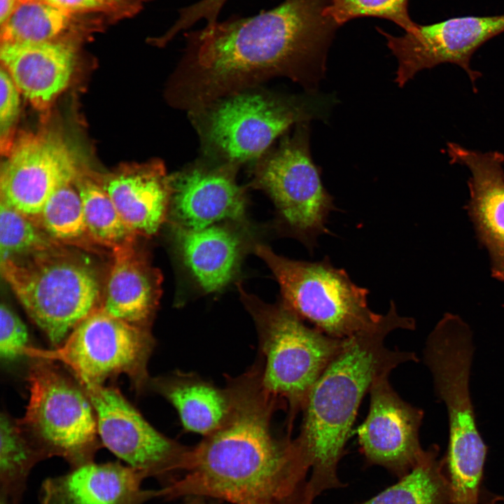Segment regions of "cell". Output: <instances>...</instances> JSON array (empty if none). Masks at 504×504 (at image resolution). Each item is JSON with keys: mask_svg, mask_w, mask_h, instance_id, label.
Masks as SVG:
<instances>
[{"mask_svg": "<svg viewBox=\"0 0 504 504\" xmlns=\"http://www.w3.org/2000/svg\"><path fill=\"white\" fill-rule=\"evenodd\" d=\"M330 1L285 0L253 16L206 24L187 34V63L208 90L279 74L316 92L339 27L323 14Z\"/></svg>", "mask_w": 504, "mask_h": 504, "instance_id": "6da1fadb", "label": "cell"}, {"mask_svg": "<svg viewBox=\"0 0 504 504\" xmlns=\"http://www.w3.org/2000/svg\"><path fill=\"white\" fill-rule=\"evenodd\" d=\"M290 435L276 438L270 421L254 414L228 418L188 447L180 475L159 489L167 500L200 496L232 504H313L298 470Z\"/></svg>", "mask_w": 504, "mask_h": 504, "instance_id": "7a4b0ae2", "label": "cell"}, {"mask_svg": "<svg viewBox=\"0 0 504 504\" xmlns=\"http://www.w3.org/2000/svg\"><path fill=\"white\" fill-rule=\"evenodd\" d=\"M396 329L388 326L347 338L308 394L300 431L291 446L299 470L306 476L311 470L308 491L313 502L326 491L346 486L339 478L338 465L359 405L373 382L402 363L418 361L412 352L386 346V336Z\"/></svg>", "mask_w": 504, "mask_h": 504, "instance_id": "3957f363", "label": "cell"}, {"mask_svg": "<svg viewBox=\"0 0 504 504\" xmlns=\"http://www.w3.org/2000/svg\"><path fill=\"white\" fill-rule=\"evenodd\" d=\"M255 252L276 278L281 303L330 337L346 339L387 326L415 328V321L400 316L393 301L386 314L373 312L368 304L369 290L352 281L328 257L319 261L292 260L260 244Z\"/></svg>", "mask_w": 504, "mask_h": 504, "instance_id": "277c9868", "label": "cell"}, {"mask_svg": "<svg viewBox=\"0 0 504 504\" xmlns=\"http://www.w3.org/2000/svg\"><path fill=\"white\" fill-rule=\"evenodd\" d=\"M0 266L28 316L55 347L100 307L96 270L61 244L0 260Z\"/></svg>", "mask_w": 504, "mask_h": 504, "instance_id": "5b68a950", "label": "cell"}, {"mask_svg": "<svg viewBox=\"0 0 504 504\" xmlns=\"http://www.w3.org/2000/svg\"><path fill=\"white\" fill-rule=\"evenodd\" d=\"M29 358V400L18 420L22 430L45 459L61 457L71 468L92 462L102 444L85 388L57 362Z\"/></svg>", "mask_w": 504, "mask_h": 504, "instance_id": "8992f818", "label": "cell"}, {"mask_svg": "<svg viewBox=\"0 0 504 504\" xmlns=\"http://www.w3.org/2000/svg\"><path fill=\"white\" fill-rule=\"evenodd\" d=\"M246 302L258 330L262 386L287 407L290 433L312 386L347 338L332 337L307 326L282 303Z\"/></svg>", "mask_w": 504, "mask_h": 504, "instance_id": "52a82bcc", "label": "cell"}, {"mask_svg": "<svg viewBox=\"0 0 504 504\" xmlns=\"http://www.w3.org/2000/svg\"><path fill=\"white\" fill-rule=\"evenodd\" d=\"M155 344L150 329L112 316L102 307L94 310L51 349L29 346L28 357H42L69 369L81 383L103 384L127 375L137 390L150 382L147 364Z\"/></svg>", "mask_w": 504, "mask_h": 504, "instance_id": "ba28073f", "label": "cell"}, {"mask_svg": "<svg viewBox=\"0 0 504 504\" xmlns=\"http://www.w3.org/2000/svg\"><path fill=\"white\" fill-rule=\"evenodd\" d=\"M309 122H300L259 169L258 184L272 198L288 232L313 253L318 238L330 232V213L336 210L309 146Z\"/></svg>", "mask_w": 504, "mask_h": 504, "instance_id": "9c48e42d", "label": "cell"}, {"mask_svg": "<svg viewBox=\"0 0 504 504\" xmlns=\"http://www.w3.org/2000/svg\"><path fill=\"white\" fill-rule=\"evenodd\" d=\"M336 101L334 96L317 91L290 97L239 94L212 111L208 135L228 158L251 160L262 154L292 125L326 120Z\"/></svg>", "mask_w": 504, "mask_h": 504, "instance_id": "30bf717a", "label": "cell"}, {"mask_svg": "<svg viewBox=\"0 0 504 504\" xmlns=\"http://www.w3.org/2000/svg\"><path fill=\"white\" fill-rule=\"evenodd\" d=\"M472 338L469 326L458 316L448 313L428 337L424 350L436 394L447 410L449 440L444 455L449 458H486L488 453L477 428L469 389Z\"/></svg>", "mask_w": 504, "mask_h": 504, "instance_id": "8fae6325", "label": "cell"}, {"mask_svg": "<svg viewBox=\"0 0 504 504\" xmlns=\"http://www.w3.org/2000/svg\"><path fill=\"white\" fill-rule=\"evenodd\" d=\"M80 383L94 407L102 446L145 478L168 483L188 447L155 429L116 387Z\"/></svg>", "mask_w": 504, "mask_h": 504, "instance_id": "7c38bea8", "label": "cell"}, {"mask_svg": "<svg viewBox=\"0 0 504 504\" xmlns=\"http://www.w3.org/2000/svg\"><path fill=\"white\" fill-rule=\"evenodd\" d=\"M377 30L397 59L395 81L399 87H404L424 69L451 63L465 71L476 90L475 82L481 74L471 68V58L486 42L504 32V14L462 16L431 24H417L412 31L400 36L380 28Z\"/></svg>", "mask_w": 504, "mask_h": 504, "instance_id": "4fadbf2b", "label": "cell"}, {"mask_svg": "<svg viewBox=\"0 0 504 504\" xmlns=\"http://www.w3.org/2000/svg\"><path fill=\"white\" fill-rule=\"evenodd\" d=\"M0 173V202L31 220L52 194L79 173L73 151L52 131L24 132L15 139Z\"/></svg>", "mask_w": 504, "mask_h": 504, "instance_id": "5bb4252c", "label": "cell"}, {"mask_svg": "<svg viewBox=\"0 0 504 504\" xmlns=\"http://www.w3.org/2000/svg\"><path fill=\"white\" fill-rule=\"evenodd\" d=\"M388 376L377 378L370 388L369 412L358 438L365 465L382 467L400 479L424 451L419 441L424 412L398 396Z\"/></svg>", "mask_w": 504, "mask_h": 504, "instance_id": "9a60e30c", "label": "cell"}, {"mask_svg": "<svg viewBox=\"0 0 504 504\" xmlns=\"http://www.w3.org/2000/svg\"><path fill=\"white\" fill-rule=\"evenodd\" d=\"M450 162L466 167L470 201L468 214L478 240L489 253L492 276L504 281V155L480 152L448 143Z\"/></svg>", "mask_w": 504, "mask_h": 504, "instance_id": "2e32d148", "label": "cell"}, {"mask_svg": "<svg viewBox=\"0 0 504 504\" xmlns=\"http://www.w3.org/2000/svg\"><path fill=\"white\" fill-rule=\"evenodd\" d=\"M80 43H1V66L32 106L45 111L68 85L78 59Z\"/></svg>", "mask_w": 504, "mask_h": 504, "instance_id": "e0dca14e", "label": "cell"}, {"mask_svg": "<svg viewBox=\"0 0 504 504\" xmlns=\"http://www.w3.org/2000/svg\"><path fill=\"white\" fill-rule=\"evenodd\" d=\"M144 479L120 462L92 461L46 478L38 498L40 504H144L160 497L158 489L143 488Z\"/></svg>", "mask_w": 504, "mask_h": 504, "instance_id": "ac0fdd59", "label": "cell"}, {"mask_svg": "<svg viewBox=\"0 0 504 504\" xmlns=\"http://www.w3.org/2000/svg\"><path fill=\"white\" fill-rule=\"evenodd\" d=\"M172 226L197 230L244 218L245 196L228 172L191 169L172 178Z\"/></svg>", "mask_w": 504, "mask_h": 504, "instance_id": "d6986e66", "label": "cell"}, {"mask_svg": "<svg viewBox=\"0 0 504 504\" xmlns=\"http://www.w3.org/2000/svg\"><path fill=\"white\" fill-rule=\"evenodd\" d=\"M96 178L137 236L158 231L168 216L173 192L172 178L161 162L123 165Z\"/></svg>", "mask_w": 504, "mask_h": 504, "instance_id": "ffe728a7", "label": "cell"}, {"mask_svg": "<svg viewBox=\"0 0 504 504\" xmlns=\"http://www.w3.org/2000/svg\"><path fill=\"white\" fill-rule=\"evenodd\" d=\"M135 241L112 250L101 307L115 318L150 329L160 298L162 276Z\"/></svg>", "mask_w": 504, "mask_h": 504, "instance_id": "44dd1931", "label": "cell"}, {"mask_svg": "<svg viewBox=\"0 0 504 504\" xmlns=\"http://www.w3.org/2000/svg\"><path fill=\"white\" fill-rule=\"evenodd\" d=\"M172 230L184 264L204 290L218 291L234 277L242 254L241 239L235 232L217 224Z\"/></svg>", "mask_w": 504, "mask_h": 504, "instance_id": "7402d4cb", "label": "cell"}, {"mask_svg": "<svg viewBox=\"0 0 504 504\" xmlns=\"http://www.w3.org/2000/svg\"><path fill=\"white\" fill-rule=\"evenodd\" d=\"M111 24L102 15L71 12L41 0H24L1 26V43H80Z\"/></svg>", "mask_w": 504, "mask_h": 504, "instance_id": "603a6c76", "label": "cell"}, {"mask_svg": "<svg viewBox=\"0 0 504 504\" xmlns=\"http://www.w3.org/2000/svg\"><path fill=\"white\" fill-rule=\"evenodd\" d=\"M155 391L177 410L183 427L206 436L225 420L230 409L227 388L192 374L176 372L150 381Z\"/></svg>", "mask_w": 504, "mask_h": 504, "instance_id": "cb8c5ba5", "label": "cell"}, {"mask_svg": "<svg viewBox=\"0 0 504 504\" xmlns=\"http://www.w3.org/2000/svg\"><path fill=\"white\" fill-rule=\"evenodd\" d=\"M440 447L424 449L404 477L360 504H451V488Z\"/></svg>", "mask_w": 504, "mask_h": 504, "instance_id": "d4e9b609", "label": "cell"}, {"mask_svg": "<svg viewBox=\"0 0 504 504\" xmlns=\"http://www.w3.org/2000/svg\"><path fill=\"white\" fill-rule=\"evenodd\" d=\"M45 459L27 438L18 420L1 413L0 418L1 498L20 504L31 469Z\"/></svg>", "mask_w": 504, "mask_h": 504, "instance_id": "484cf974", "label": "cell"}, {"mask_svg": "<svg viewBox=\"0 0 504 504\" xmlns=\"http://www.w3.org/2000/svg\"><path fill=\"white\" fill-rule=\"evenodd\" d=\"M74 183L82 201L90 241L111 250L136 241L137 235L95 177L79 172Z\"/></svg>", "mask_w": 504, "mask_h": 504, "instance_id": "4316f807", "label": "cell"}, {"mask_svg": "<svg viewBox=\"0 0 504 504\" xmlns=\"http://www.w3.org/2000/svg\"><path fill=\"white\" fill-rule=\"evenodd\" d=\"M32 221L60 244L90 241L82 201L74 182L58 188Z\"/></svg>", "mask_w": 504, "mask_h": 504, "instance_id": "83f0119b", "label": "cell"}, {"mask_svg": "<svg viewBox=\"0 0 504 504\" xmlns=\"http://www.w3.org/2000/svg\"><path fill=\"white\" fill-rule=\"evenodd\" d=\"M57 244L60 243L31 220L0 202V260L45 250Z\"/></svg>", "mask_w": 504, "mask_h": 504, "instance_id": "f1b7e54d", "label": "cell"}, {"mask_svg": "<svg viewBox=\"0 0 504 504\" xmlns=\"http://www.w3.org/2000/svg\"><path fill=\"white\" fill-rule=\"evenodd\" d=\"M409 0H330L323 14L338 27L351 19L375 17L391 20L405 32L416 26L408 10Z\"/></svg>", "mask_w": 504, "mask_h": 504, "instance_id": "f546056e", "label": "cell"}, {"mask_svg": "<svg viewBox=\"0 0 504 504\" xmlns=\"http://www.w3.org/2000/svg\"><path fill=\"white\" fill-rule=\"evenodd\" d=\"M65 10L99 15L111 23L135 16L151 0H41Z\"/></svg>", "mask_w": 504, "mask_h": 504, "instance_id": "4dcf8cb0", "label": "cell"}, {"mask_svg": "<svg viewBox=\"0 0 504 504\" xmlns=\"http://www.w3.org/2000/svg\"><path fill=\"white\" fill-rule=\"evenodd\" d=\"M0 89V148L1 155L7 156L15 141V125L20 113L21 92L2 66Z\"/></svg>", "mask_w": 504, "mask_h": 504, "instance_id": "1f68e13d", "label": "cell"}, {"mask_svg": "<svg viewBox=\"0 0 504 504\" xmlns=\"http://www.w3.org/2000/svg\"><path fill=\"white\" fill-rule=\"evenodd\" d=\"M27 328L15 312L6 303L0 306V355L5 360H12L24 355L29 347Z\"/></svg>", "mask_w": 504, "mask_h": 504, "instance_id": "d6a6232c", "label": "cell"}, {"mask_svg": "<svg viewBox=\"0 0 504 504\" xmlns=\"http://www.w3.org/2000/svg\"><path fill=\"white\" fill-rule=\"evenodd\" d=\"M227 0H200L201 11L208 17L216 18Z\"/></svg>", "mask_w": 504, "mask_h": 504, "instance_id": "836d02e7", "label": "cell"}, {"mask_svg": "<svg viewBox=\"0 0 504 504\" xmlns=\"http://www.w3.org/2000/svg\"><path fill=\"white\" fill-rule=\"evenodd\" d=\"M20 0H0V24L3 25L12 15Z\"/></svg>", "mask_w": 504, "mask_h": 504, "instance_id": "e575fe53", "label": "cell"}, {"mask_svg": "<svg viewBox=\"0 0 504 504\" xmlns=\"http://www.w3.org/2000/svg\"><path fill=\"white\" fill-rule=\"evenodd\" d=\"M185 504H214L208 503L206 498L200 496H189L185 498Z\"/></svg>", "mask_w": 504, "mask_h": 504, "instance_id": "d590c367", "label": "cell"}, {"mask_svg": "<svg viewBox=\"0 0 504 504\" xmlns=\"http://www.w3.org/2000/svg\"><path fill=\"white\" fill-rule=\"evenodd\" d=\"M20 1H24V0H20Z\"/></svg>", "mask_w": 504, "mask_h": 504, "instance_id": "8d00e7d4", "label": "cell"}]
</instances>
